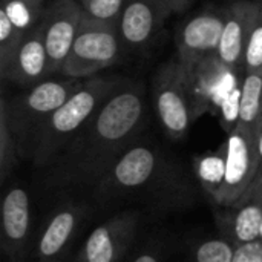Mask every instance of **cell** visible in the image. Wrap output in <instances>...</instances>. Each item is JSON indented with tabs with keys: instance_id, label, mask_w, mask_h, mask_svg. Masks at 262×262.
Masks as SVG:
<instances>
[{
	"instance_id": "6da1fadb",
	"label": "cell",
	"mask_w": 262,
	"mask_h": 262,
	"mask_svg": "<svg viewBox=\"0 0 262 262\" xmlns=\"http://www.w3.org/2000/svg\"><path fill=\"white\" fill-rule=\"evenodd\" d=\"M144 124V86L123 80L49 167L46 186L95 187L120 157L140 141Z\"/></svg>"
},
{
	"instance_id": "7a4b0ae2",
	"label": "cell",
	"mask_w": 262,
	"mask_h": 262,
	"mask_svg": "<svg viewBox=\"0 0 262 262\" xmlns=\"http://www.w3.org/2000/svg\"><path fill=\"white\" fill-rule=\"evenodd\" d=\"M94 198L103 207L140 201L173 209L192 198V187L177 164L154 144L140 140L97 183Z\"/></svg>"
},
{
	"instance_id": "3957f363",
	"label": "cell",
	"mask_w": 262,
	"mask_h": 262,
	"mask_svg": "<svg viewBox=\"0 0 262 262\" xmlns=\"http://www.w3.org/2000/svg\"><path fill=\"white\" fill-rule=\"evenodd\" d=\"M123 80L117 77H91L43 124L37 135L32 164L49 169L72 138L89 123L103 103Z\"/></svg>"
},
{
	"instance_id": "277c9868",
	"label": "cell",
	"mask_w": 262,
	"mask_h": 262,
	"mask_svg": "<svg viewBox=\"0 0 262 262\" xmlns=\"http://www.w3.org/2000/svg\"><path fill=\"white\" fill-rule=\"evenodd\" d=\"M83 83L84 80L81 78L63 75L60 78H48L8 100L9 124L17 140L21 161H32L40 129Z\"/></svg>"
},
{
	"instance_id": "5b68a950",
	"label": "cell",
	"mask_w": 262,
	"mask_h": 262,
	"mask_svg": "<svg viewBox=\"0 0 262 262\" xmlns=\"http://www.w3.org/2000/svg\"><path fill=\"white\" fill-rule=\"evenodd\" d=\"M121 46L118 29L92 25L81 18L78 34L60 75L81 80L95 77L100 71L118 61Z\"/></svg>"
},
{
	"instance_id": "8992f818",
	"label": "cell",
	"mask_w": 262,
	"mask_h": 262,
	"mask_svg": "<svg viewBox=\"0 0 262 262\" xmlns=\"http://www.w3.org/2000/svg\"><path fill=\"white\" fill-rule=\"evenodd\" d=\"M154 103L166 135L172 140L184 138L193 118L186 72L178 60L158 68L154 77Z\"/></svg>"
},
{
	"instance_id": "52a82bcc",
	"label": "cell",
	"mask_w": 262,
	"mask_h": 262,
	"mask_svg": "<svg viewBox=\"0 0 262 262\" xmlns=\"http://www.w3.org/2000/svg\"><path fill=\"white\" fill-rule=\"evenodd\" d=\"M262 130H250L238 126L227 135L226 181L215 206L229 207L236 204L259 175V137Z\"/></svg>"
},
{
	"instance_id": "ba28073f",
	"label": "cell",
	"mask_w": 262,
	"mask_h": 262,
	"mask_svg": "<svg viewBox=\"0 0 262 262\" xmlns=\"http://www.w3.org/2000/svg\"><path fill=\"white\" fill-rule=\"evenodd\" d=\"M91 215V207L78 201L58 204L45 221L31 249L32 262H63L81 229Z\"/></svg>"
},
{
	"instance_id": "9c48e42d",
	"label": "cell",
	"mask_w": 262,
	"mask_h": 262,
	"mask_svg": "<svg viewBox=\"0 0 262 262\" xmlns=\"http://www.w3.org/2000/svg\"><path fill=\"white\" fill-rule=\"evenodd\" d=\"M226 23L224 9H206L189 18L177 34L178 63L190 72L206 57L216 54Z\"/></svg>"
},
{
	"instance_id": "30bf717a",
	"label": "cell",
	"mask_w": 262,
	"mask_h": 262,
	"mask_svg": "<svg viewBox=\"0 0 262 262\" xmlns=\"http://www.w3.org/2000/svg\"><path fill=\"white\" fill-rule=\"evenodd\" d=\"M140 224L137 210H124L92 230L81 252L80 262H121L130 249Z\"/></svg>"
},
{
	"instance_id": "8fae6325",
	"label": "cell",
	"mask_w": 262,
	"mask_h": 262,
	"mask_svg": "<svg viewBox=\"0 0 262 262\" xmlns=\"http://www.w3.org/2000/svg\"><path fill=\"white\" fill-rule=\"evenodd\" d=\"M81 23L78 0H54L43 12L41 31L51 75L60 74L75 41Z\"/></svg>"
},
{
	"instance_id": "7c38bea8",
	"label": "cell",
	"mask_w": 262,
	"mask_h": 262,
	"mask_svg": "<svg viewBox=\"0 0 262 262\" xmlns=\"http://www.w3.org/2000/svg\"><path fill=\"white\" fill-rule=\"evenodd\" d=\"M31 243V203L25 187L12 186L2 201L0 249L8 262H25Z\"/></svg>"
},
{
	"instance_id": "4fadbf2b",
	"label": "cell",
	"mask_w": 262,
	"mask_h": 262,
	"mask_svg": "<svg viewBox=\"0 0 262 262\" xmlns=\"http://www.w3.org/2000/svg\"><path fill=\"white\" fill-rule=\"evenodd\" d=\"M215 220L223 238L235 247L259 238L262 226V172L247 193L233 206L215 209Z\"/></svg>"
},
{
	"instance_id": "5bb4252c",
	"label": "cell",
	"mask_w": 262,
	"mask_h": 262,
	"mask_svg": "<svg viewBox=\"0 0 262 262\" xmlns=\"http://www.w3.org/2000/svg\"><path fill=\"white\" fill-rule=\"evenodd\" d=\"M45 0H2L0 74L3 75L21 40L35 31L45 12Z\"/></svg>"
},
{
	"instance_id": "9a60e30c",
	"label": "cell",
	"mask_w": 262,
	"mask_h": 262,
	"mask_svg": "<svg viewBox=\"0 0 262 262\" xmlns=\"http://www.w3.org/2000/svg\"><path fill=\"white\" fill-rule=\"evenodd\" d=\"M170 14L163 0H127L118 23L123 45L132 51L149 46Z\"/></svg>"
},
{
	"instance_id": "2e32d148",
	"label": "cell",
	"mask_w": 262,
	"mask_h": 262,
	"mask_svg": "<svg viewBox=\"0 0 262 262\" xmlns=\"http://www.w3.org/2000/svg\"><path fill=\"white\" fill-rule=\"evenodd\" d=\"M258 11L259 2L252 0H238L226 8V23L216 54L229 68L244 69L246 48Z\"/></svg>"
},
{
	"instance_id": "e0dca14e",
	"label": "cell",
	"mask_w": 262,
	"mask_h": 262,
	"mask_svg": "<svg viewBox=\"0 0 262 262\" xmlns=\"http://www.w3.org/2000/svg\"><path fill=\"white\" fill-rule=\"evenodd\" d=\"M51 75L48 52L43 40L41 25L18 45L8 71L2 75L3 81H11L20 88H32Z\"/></svg>"
},
{
	"instance_id": "ac0fdd59",
	"label": "cell",
	"mask_w": 262,
	"mask_h": 262,
	"mask_svg": "<svg viewBox=\"0 0 262 262\" xmlns=\"http://www.w3.org/2000/svg\"><path fill=\"white\" fill-rule=\"evenodd\" d=\"M230 69L233 68L224 64L218 54H212L186 74L193 123L212 111L215 95Z\"/></svg>"
},
{
	"instance_id": "d6986e66",
	"label": "cell",
	"mask_w": 262,
	"mask_h": 262,
	"mask_svg": "<svg viewBox=\"0 0 262 262\" xmlns=\"http://www.w3.org/2000/svg\"><path fill=\"white\" fill-rule=\"evenodd\" d=\"M226 143L215 152H207L193 158L195 177L207 198L216 204L226 181Z\"/></svg>"
},
{
	"instance_id": "ffe728a7",
	"label": "cell",
	"mask_w": 262,
	"mask_h": 262,
	"mask_svg": "<svg viewBox=\"0 0 262 262\" xmlns=\"http://www.w3.org/2000/svg\"><path fill=\"white\" fill-rule=\"evenodd\" d=\"M238 126L250 130H262V69L244 71Z\"/></svg>"
},
{
	"instance_id": "44dd1931",
	"label": "cell",
	"mask_w": 262,
	"mask_h": 262,
	"mask_svg": "<svg viewBox=\"0 0 262 262\" xmlns=\"http://www.w3.org/2000/svg\"><path fill=\"white\" fill-rule=\"evenodd\" d=\"M21 158L17 140L12 134L8 117V98H0V183L5 184L12 172L18 167Z\"/></svg>"
},
{
	"instance_id": "7402d4cb",
	"label": "cell",
	"mask_w": 262,
	"mask_h": 262,
	"mask_svg": "<svg viewBox=\"0 0 262 262\" xmlns=\"http://www.w3.org/2000/svg\"><path fill=\"white\" fill-rule=\"evenodd\" d=\"M81 18L88 23L118 29L121 12L127 0H78Z\"/></svg>"
},
{
	"instance_id": "603a6c76",
	"label": "cell",
	"mask_w": 262,
	"mask_h": 262,
	"mask_svg": "<svg viewBox=\"0 0 262 262\" xmlns=\"http://www.w3.org/2000/svg\"><path fill=\"white\" fill-rule=\"evenodd\" d=\"M235 246L224 239H209L195 249V262H233Z\"/></svg>"
},
{
	"instance_id": "cb8c5ba5",
	"label": "cell",
	"mask_w": 262,
	"mask_h": 262,
	"mask_svg": "<svg viewBox=\"0 0 262 262\" xmlns=\"http://www.w3.org/2000/svg\"><path fill=\"white\" fill-rule=\"evenodd\" d=\"M259 2V11L249 37L244 57V71H259L262 69V0Z\"/></svg>"
},
{
	"instance_id": "d4e9b609",
	"label": "cell",
	"mask_w": 262,
	"mask_h": 262,
	"mask_svg": "<svg viewBox=\"0 0 262 262\" xmlns=\"http://www.w3.org/2000/svg\"><path fill=\"white\" fill-rule=\"evenodd\" d=\"M233 262H262V239H255L235 247Z\"/></svg>"
},
{
	"instance_id": "484cf974",
	"label": "cell",
	"mask_w": 262,
	"mask_h": 262,
	"mask_svg": "<svg viewBox=\"0 0 262 262\" xmlns=\"http://www.w3.org/2000/svg\"><path fill=\"white\" fill-rule=\"evenodd\" d=\"M166 3V6L169 8V11L172 14H177V12H183L186 11L193 0H163Z\"/></svg>"
},
{
	"instance_id": "4316f807",
	"label": "cell",
	"mask_w": 262,
	"mask_h": 262,
	"mask_svg": "<svg viewBox=\"0 0 262 262\" xmlns=\"http://www.w3.org/2000/svg\"><path fill=\"white\" fill-rule=\"evenodd\" d=\"M134 262H161L157 252H143L140 253Z\"/></svg>"
},
{
	"instance_id": "83f0119b",
	"label": "cell",
	"mask_w": 262,
	"mask_h": 262,
	"mask_svg": "<svg viewBox=\"0 0 262 262\" xmlns=\"http://www.w3.org/2000/svg\"><path fill=\"white\" fill-rule=\"evenodd\" d=\"M259 160H261V167H259V172H262V132H261V137H259Z\"/></svg>"
},
{
	"instance_id": "f1b7e54d",
	"label": "cell",
	"mask_w": 262,
	"mask_h": 262,
	"mask_svg": "<svg viewBox=\"0 0 262 262\" xmlns=\"http://www.w3.org/2000/svg\"><path fill=\"white\" fill-rule=\"evenodd\" d=\"M259 239H262V226H261V232H259Z\"/></svg>"
},
{
	"instance_id": "f546056e",
	"label": "cell",
	"mask_w": 262,
	"mask_h": 262,
	"mask_svg": "<svg viewBox=\"0 0 262 262\" xmlns=\"http://www.w3.org/2000/svg\"><path fill=\"white\" fill-rule=\"evenodd\" d=\"M72 262H80V261H78V258H75V259H74V261H72Z\"/></svg>"
}]
</instances>
